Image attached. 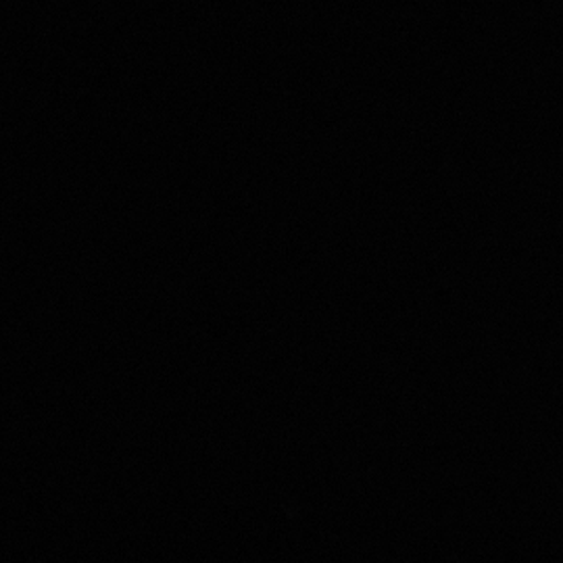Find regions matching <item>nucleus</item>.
Wrapping results in <instances>:
<instances>
[]
</instances>
